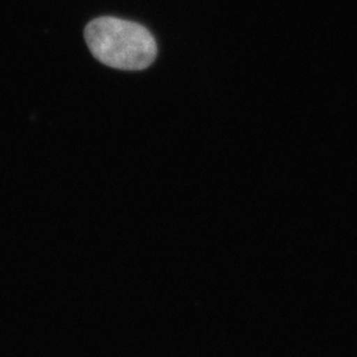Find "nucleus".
<instances>
[{
  "label": "nucleus",
  "mask_w": 357,
  "mask_h": 357,
  "mask_svg": "<svg viewBox=\"0 0 357 357\" xmlns=\"http://www.w3.org/2000/svg\"><path fill=\"white\" fill-rule=\"evenodd\" d=\"M85 40L93 56L102 64L121 70H143L156 57L153 35L141 24L100 17L85 29Z\"/></svg>",
  "instance_id": "nucleus-1"
}]
</instances>
